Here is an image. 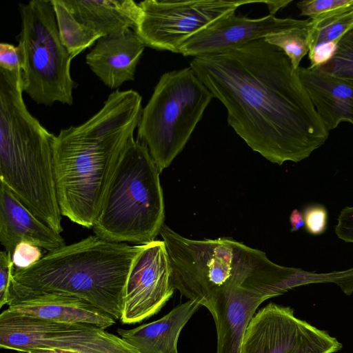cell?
I'll return each instance as SVG.
<instances>
[{
  "label": "cell",
  "instance_id": "obj_1",
  "mask_svg": "<svg viewBox=\"0 0 353 353\" xmlns=\"http://www.w3.org/2000/svg\"><path fill=\"white\" fill-rule=\"evenodd\" d=\"M190 67L225 106L228 125L269 161L298 163L327 139L296 70L264 39L194 57Z\"/></svg>",
  "mask_w": 353,
  "mask_h": 353
},
{
  "label": "cell",
  "instance_id": "obj_2",
  "mask_svg": "<svg viewBox=\"0 0 353 353\" xmlns=\"http://www.w3.org/2000/svg\"><path fill=\"white\" fill-rule=\"evenodd\" d=\"M141 102L137 91L117 90L89 119L55 137L54 168L62 216L92 228L119 158L138 127Z\"/></svg>",
  "mask_w": 353,
  "mask_h": 353
},
{
  "label": "cell",
  "instance_id": "obj_3",
  "mask_svg": "<svg viewBox=\"0 0 353 353\" xmlns=\"http://www.w3.org/2000/svg\"><path fill=\"white\" fill-rule=\"evenodd\" d=\"M23 92L22 70L0 68V181L61 234L53 159L56 136L30 113Z\"/></svg>",
  "mask_w": 353,
  "mask_h": 353
},
{
  "label": "cell",
  "instance_id": "obj_4",
  "mask_svg": "<svg viewBox=\"0 0 353 353\" xmlns=\"http://www.w3.org/2000/svg\"><path fill=\"white\" fill-rule=\"evenodd\" d=\"M141 246L89 236L48 252L29 268L14 269L12 279L34 290L79 297L120 320L127 279Z\"/></svg>",
  "mask_w": 353,
  "mask_h": 353
},
{
  "label": "cell",
  "instance_id": "obj_5",
  "mask_svg": "<svg viewBox=\"0 0 353 353\" xmlns=\"http://www.w3.org/2000/svg\"><path fill=\"white\" fill-rule=\"evenodd\" d=\"M160 172L147 146L132 137L123 150L92 227L108 241L143 245L164 224Z\"/></svg>",
  "mask_w": 353,
  "mask_h": 353
},
{
  "label": "cell",
  "instance_id": "obj_6",
  "mask_svg": "<svg viewBox=\"0 0 353 353\" xmlns=\"http://www.w3.org/2000/svg\"><path fill=\"white\" fill-rule=\"evenodd\" d=\"M159 234L168 252L174 288L201 305L229 284L277 278L284 268L264 252L232 238L190 239L165 223Z\"/></svg>",
  "mask_w": 353,
  "mask_h": 353
},
{
  "label": "cell",
  "instance_id": "obj_7",
  "mask_svg": "<svg viewBox=\"0 0 353 353\" xmlns=\"http://www.w3.org/2000/svg\"><path fill=\"white\" fill-rule=\"evenodd\" d=\"M213 98L190 66L161 76L137 127V140L160 174L184 148Z\"/></svg>",
  "mask_w": 353,
  "mask_h": 353
},
{
  "label": "cell",
  "instance_id": "obj_8",
  "mask_svg": "<svg viewBox=\"0 0 353 353\" xmlns=\"http://www.w3.org/2000/svg\"><path fill=\"white\" fill-rule=\"evenodd\" d=\"M19 10L23 91L39 105L58 101L72 105L77 86L70 74L72 59L61 42L51 0L20 3Z\"/></svg>",
  "mask_w": 353,
  "mask_h": 353
},
{
  "label": "cell",
  "instance_id": "obj_9",
  "mask_svg": "<svg viewBox=\"0 0 353 353\" xmlns=\"http://www.w3.org/2000/svg\"><path fill=\"white\" fill-rule=\"evenodd\" d=\"M0 347L17 352L49 347L85 353H139L120 336L95 325L48 321L8 309L0 314Z\"/></svg>",
  "mask_w": 353,
  "mask_h": 353
},
{
  "label": "cell",
  "instance_id": "obj_10",
  "mask_svg": "<svg viewBox=\"0 0 353 353\" xmlns=\"http://www.w3.org/2000/svg\"><path fill=\"white\" fill-rule=\"evenodd\" d=\"M264 0H145L133 30L145 46L179 53L182 43L214 21L245 4Z\"/></svg>",
  "mask_w": 353,
  "mask_h": 353
},
{
  "label": "cell",
  "instance_id": "obj_11",
  "mask_svg": "<svg viewBox=\"0 0 353 353\" xmlns=\"http://www.w3.org/2000/svg\"><path fill=\"white\" fill-rule=\"evenodd\" d=\"M341 348L336 338L296 318L291 307L270 303L252 317L241 353H334Z\"/></svg>",
  "mask_w": 353,
  "mask_h": 353
},
{
  "label": "cell",
  "instance_id": "obj_12",
  "mask_svg": "<svg viewBox=\"0 0 353 353\" xmlns=\"http://www.w3.org/2000/svg\"><path fill=\"white\" fill-rule=\"evenodd\" d=\"M174 290L165 242L154 240L141 245L127 279L120 321L134 324L154 316Z\"/></svg>",
  "mask_w": 353,
  "mask_h": 353
},
{
  "label": "cell",
  "instance_id": "obj_13",
  "mask_svg": "<svg viewBox=\"0 0 353 353\" xmlns=\"http://www.w3.org/2000/svg\"><path fill=\"white\" fill-rule=\"evenodd\" d=\"M281 294L275 281L255 280L229 284L204 302L215 323L216 353H241L245 329L258 307Z\"/></svg>",
  "mask_w": 353,
  "mask_h": 353
},
{
  "label": "cell",
  "instance_id": "obj_14",
  "mask_svg": "<svg viewBox=\"0 0 353 353\" xmlns=\"http://www.w3.org/2000/svg\"><path fill=\"white\" fill-rule=\"evenodd\" d=\"M13 312L61 323H86L102 329L116 320L88 301L67 293L34 290L13 279L7 303Z\"/></svg>",
  "mask_w": 353,
  "mask_h": 353
},
{
  "label": "cell",
  "instance_id": "obj_15",
  "mask_svg": "<svg viewBox=\"0 0 353 353\" xmlns=\"http://www.w3.org/2000/svg\"><path fill=\"white\" fill-rule=\"evenodd\" d=\"M291 19L272 14L251 19L236 14L234 11L186 39L179 53L194 57L224 53L282 30Z\"/></svg>",
  "mask_w": 353,
  "mask_h": 353
},
{
  "label": "cell",
  "instance_id": "obj_16",
  "mask_svg": "<svg viewBox=\"0 0 353 353\" xmlns=\"http://www.w3.org/2000/svg\"><path fill=\"white\" fill-rule=\"evenodd\" d=\"M145 45L131 30L101 37L87 54L91 70L111 89L132 81Z\"/></svg>",
  "mask_w": 353,
  "mask_h": 353
},
{
  "label": "cell",
  "instance_id": "obj_17",
  "mask_svg": "<svg viewBox=\"0 0 353 353\" xmlns=\"http://www.w3.org/2000/svg\"><path fill=\"white\" fill-rule=\"evenodd\" d=\"M22 241L48 252L65 245L57 232L30 212L3 183L0 185V242L12 254Z\"/></svg>",
  "mask_w": 353,
  "mask_h": 353
},
{
  "label": "cell",
  "instance_id": "obj_18",
  "mask_svg": "<svg viewBox=\"0 0 353 353\" xmlns=\"http://www.w3.org/2000/svg\"><path fill=\"white\" fill-rule=\"evenodd\" d=\"M301 81L325 129L329 132L341 122L353 125V85L320 67L296 70Z\"/></svg>",
  "mask_w": 353,
  "mask_h": 353
},
{
  "label": "cell",
  "instance_id": "obj_19",
  "mask_svg": "<svg viewBox=\"0 0 353 353\" xmlns=\"http://www.w3.org/2000/svg\"><path fill=\"white\" fill-rule=\"evenodd\" d=\"M201 304L189 300L160 319L133 329L118 328L117 333L139 353H179L180 333Z\"/></svg>",
  "mask_w": 353,
  "mask_h": 353
},
{
  "label": "cell",
  "instance_id": "obj_20",
  "mask_svg": "<svg viewBox=\"0 0 353 353\" xmlns=\"http://www.w3.org/2000/svg\"><path fill=\"white\" fill-rule=\"evenodd\" d=\"M74 17L100 38L131 28L134 29L140 7L132 0H63Z\"/></svg>",
  "mask_w": 353,
  "mask_h": 353
},
{
  "label": "cell",
  "instance_id": "obj_21",
  "mask_svg": "<svg viewBox=\"0 0 353 353\" xmlns=\"http://www.w3.org/2000/svg\"><path fill=\"white\" fill-rule=\"evenodd\" d=\"M311 33L310 19H291L282 30L264 38L269 44L281 50L289 58L294 70H297L302 59L308 53Z\"/></svg>",
  "mask_w": 353,
  "mask_h": 353
},
{
  "label": "cell",
  "instance_id": "obj_22",
  "mask_svg": "<svg viewBox=\"0 0 353 353\" xmlns=\"http://www.w3.org/2000/svg\"><path fill=\"white\" fill-rule=\"evenodd\" d=\"M62 43L72 59L92 46L100 37L79 22L63 0H51Z\"/></svg>",
  "mask_w": 353,
  "mask_h": 353
},
{
  "label": "cell",
  "instance_id": "obj_23",
  "mask_svg": "<svg viewBox=\"0 0 353 353\" xmlns=\"http://www.w3.org/2000/svg\"><path fill=\"white\" fill-rule=\"evenodd\" d=\"M310 49L320 43H339L341 38L353 26V6L310 19Z\"/></svg>",
  "mask_w": 353,
  "mask_h": 353
},
{
  "label": "cell",
  "instance_id": "obj_24",
  "mask_svg": "<svg viewBox=\"0 0 353 353\" xmlns=\"http://www.w3.org/2000/svg\"><path fill=\"white\" fill-rule=\"evenodd\" d=\"M320 68L353 85V26L341 38L333 57Z\"/></svg>",
  "mask_w": 353,
  "mask_h": 353
},
{
  "label": "cell",
  "instance_id": "obj_25",
  "mask_svg": "<svg viewBox=\"0 0 353 353\" xmlns=\"http://www.w3.org/2000/svg\"><path fill=\"white\" fill-rule=\"evenodd\" d=\"M300 15L313 19L334 10L353 6V0H305L296 3Z\"/></svg>",
  "mask_w": 353,
  "mask_h": 353
},
{
  "label": "cell",
  "instance_id": "obj_26",
  "mask_svg": "<svg viewBox=\"0 0 353 353\" xmlns=\"http://www.w3.org/2000/svg\"><path fill=\"white\" fill-rule=\"evenodd\" d=\"M304 225L312 235H320L325 232L327 225V211L320 204L310 205L303 211Z\"/></svg>",
  "mask_w": 353,
  "mask_h": 353
},
{
  "label": "cell",
  "instance_id": "obj_27",
  "mask_svg": "<svg viewBox=\"0 0 353 353\" xmlns=\"http://www.w3.org/2000/svg\"><path fill=\"white\" fill-rule=\"evenodd\" d=\"M41 250L27 241L17 244L12 255L14 269L27 268L37 263L43 256Z\"/></svg>",
  "mask_w": 353,
  "mask_h": 353
},
{
  "label": "cell",
  "instance_id": "obj_28",
  "mask_svg": "<svg viewBox=\"0 0 353 353\" xmlns=\"http://www.w3.org/2000/svg\"><path fill=\"white\" fill-rule=\"evenodd\" d=\"M12 254L0 252V307L7 305L14 271Z\"/></svg>",
  "mask_w": 353,
  "mask_h": 353
},
{
  "label": "cell",
  "instance_id": "obj_29",
  "mask_svg": "<svg viewBox=\"0 0 353 353\" xmlns=\"http://www.w3.org/2000/svg\"><path fill=\"white\" fill-rule=\"evenodd\" d=\"M23 53L21 46L8 43H0V68L9 71L23 70Z\"/></svg>",
  "mask_w": 353,
  "mask_h": 353
},
{
  "label": "cell",
  "instance_id": "obj_30",
  "mask_svg": "<svg viewBox=\"0 0 353 353\" xmlns=\"http://www.w3.org/2000/svg\"><path fill=\"white\" fill-rule=\"evenodd\" d=\"M335 233L345 242L353 243V207L342 209L337 219Z\"/></svg>",
  "mask_w": 353,
  "mask_h": 353
},
{
  "label": "cell",
  "instance_id": "obj_31",
  "mask_svg": "<svg viewBox=\"0 0 353 353\" xmlns=\"http://www.w3.org/2000/svg\"><path fill=\"white\" fill-rule=\"evenodd\" d=\"M290 223L291 225V232L299 230L304 225L303 213L297 209L293 210L290 216Z\"/></svg>",
  "mask_w": 353,
  "mask_h": 353
},
{
  "label": "cell",
  "instance_id": "obj_32",
  "mask_svg": "<svg viewBox=\"0 0 353 353\" xmlns=\"http://www.w3.org/2000/svg\"><path fill=\"white\" fill-rule=\"evenodd\" d=\"M27 352L28 353H85L79 350L49 347L32 348Z\"/></svg>",
  "mask_w": 353,
  "mask_h": 353
},
{
  "label": "cell",
  "instance_id": "obj_33",
  "mask_svg": "<svg viewBox=\"0 0 353 353\" xmlns=\"http://www.w3.org/2000/svg\"><path fill=\"white\" fill-rule=\"evenodd\" d=\"M292 0H284V1H266L265 4L267 5L270 11V14L274 15V14L280 9L286 7L290 3Z\"/></svg>",
  "mask_w": 353,
  "mask_h": 353
},
{
  "label": "cell",
  "instance_id": "obj_34",
  "mask_svg": "<svg viewBox=\"0 0 353 353\" xmlns=\"http://www.w3.org/2000/svg\"><path fill=\"white\" fill-rule=\"evenodd\" d=\"M18 353H28V352L25 351H18Z\"/></svg>",
  "mask_w": 353,
  "mask_h": 353
}]
</instances>
